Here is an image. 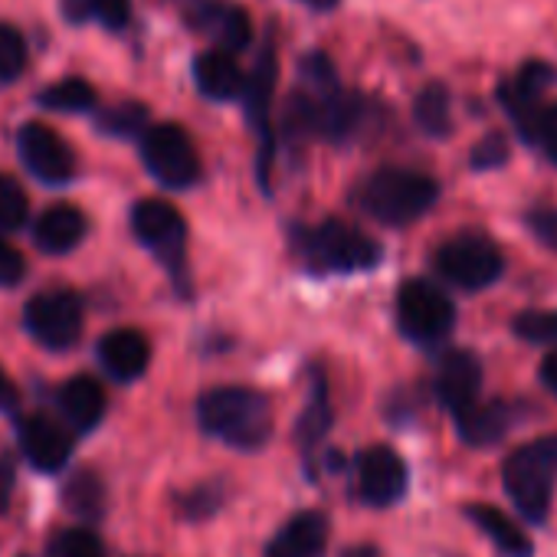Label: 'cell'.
Returning <instances> with one entry per match:
<instances>
[{"label": "cell", "instance_id": "1", "mask_svg": "<svg viewBox=\"0 0 557 557\" xmlns=\"http://www.w3.org/2000/svg\"><path fill=\"white\" fill-rule=\"evenodd\" d=\"M203 433L233 449H259L272 436L269 397L252 387H213L197 404Z\"/></svg>", "mask_w": 557, "mask_h": 557}, {"label": "cell", "instance_id": "2", "mask_svg": "<svg viewBox=\"0 0 557 557\" xmlns=\"http://www.w3.org/2000/svg\"><path fill=\"white\" fill-rule=\"evenodd\" d=\"M502 485L524 521L544 524L557 485V433L518 446L502 466Z\"/></svg>", "mask_w": 557, "mask_h": 557}, {"label": "cell", "instance_id": "3", "mask_svg": "<svg viewBox=\"0 0 557 557\" xmlns=\"http://www.w3.org/2000/svg\"><path fill=\"white\" fill-rule=\"evenodd\" d=\"M436 200L440 181L413 168H381L358 190V207L387 226H407L420 220Z\"/></svg>", "mask_w": 557, "mask_h": 557}, {"label": "cell", "instance_id": "4", "mask_svg": "<svg viewBox=\"0 0 557 557\" xmlns=\"http://www.w3.org/2000/svg\"><path fill=\"white\" fill-rule=\"evenodd\" d=\"M293 246L319 272H368L384 256L377 239H371L364 230H358L345 220L299 226L293 233Z\"/></svg>", "mask_w": 557, "mask_h": 557}, {"label": "cell", "instance_id": "5", "mask_svg": "<svg viewBox=\"0 0 557 557\" xmlns=\"http://www.w3.org/2000/svg\"><path fill=\"white\" fill-rule=\"evenodd\" d=\"M433 269L449 286L462 293H482L495 286L505 272V256L498 243L485 233H456L433 252Z\"/></svg>", "mask_w": 557, "mask_h": 557}, {"label": "cell", "instance_id": "6", "mask_svg": "<svg viewBox=\"0 0 557 557\" xmlns=\"http://www.w3.org/2000/svg\"><path fill=\"white\" fill-rule=\"evenodd\" d=\"M397 325L413 345H440L456 329V306L430 278H410L397 293Z\"/></svg>", "mask_w": 557, "mask_h": 557}, {"label": "cell", "instance_id": "7", "mask_svg": "<svg viewBox=\"0 0 557 557\" xmlns=\"http://www.w3.org/2000/svg\"><path fill=\"white\" fill-rule=\"evenodd\" d=\"M141 161H145L148 174L168 190H187L200 177L197 148H194L190 135L174 122H161V125L145 128Z\"/></svg>", "mask_w": 557, "mask_h": 557}, {"label": "cell", "instance_id": "8", "mask_svg": "<svg viewBox=\"0 0 557 557\" xmlns=\"http://www.w3.org/2000/svg\"><path fill=\"white\" fill-rule=\"evenodd\" d=\"M27 332L50 351H70L83 338V302L73 293H40L24 309Z\"/></svg>", "mask_w": 557, "mask_h": 557}, {"label": "cell", "instance_id": "9", "mask_svg": "<svg viewBox=\"0 0 557 557\" xmlns=\"http://www.w3.org/2000/svg\"><path fill=\"white\" fill-rule=\"evenodd\" d=\"M132 230L141 246H148L174 275L184 269L187 252V226L181 213L164 200H138L132 207Z\"/></svg>", "mask_w": 557, "mask_h": 557}, {"label": "cell", "instance_id": "10", "mask_svg": "<svg viewBox=\"0 0 557 557\" xmlns=\"http://www.w3.org/2000/svg\"><path fill=\"white\" fill-rule=\"evenodd\" d=\"M17 151H21L24 168L50 187H63L76 174L73 148L50 125H40V122L24 125L17 135Z\"/></svg>", "mask_w": 557, "mask_h": 557}, {"label": "cell", "instance_id": "11", "mask_svg": "<svg viewBox=\"0 0 557 557\" xmlns=\"http://www.w3.org/2000/svg\"><path fill=\"white\" fill-rule=\"evenodd\" d=\"M557 86V70L544 60H528L521 63L502 86H498V102L502 109L508 112V119L515 122V132L518 138L524 141L528 135V125L534 119V112L541 109V99L544 92Z\"/></svg>", "mask_w": 557, "mask_h": 557}, {"label": "cell", "instance_id": "12", "mask_svg": "<svg viewBox=\"0 0 557 557\" xmlns=\"http://www.w3.org/2000/svg\"><path fill=\"white\" fill-rule=\"evenodd\" d=\"M410 485V472L407 462L400 459L397 449L391 446H371L361 453L358 459V488L361 498L374 508H387L397 505L407 495Z\"/></svg>", "mask_w": 557, "mask_h": 557}, {"label": "cell", "instance_id": "13", "mask_svg": "<svg viewBox=\"0 0 557 557\" xmlns=\"http://www.w3.org/2000/svg\"><path fill=\"white\" fill-rule=\"evenodd\" d=\"M482 391V361L475 351L466 348H453L440 358L436 374H433V394L440 400L443 410L459 413L469 404L479 400Z\"/></svg>", "mask_w": 557, "mask_h": 557}, {"label": "cell", "instance_id": "14", "mask_svg": "<svg viewBox=\"0 0 557 557\" xmlns=\"http://www.w3.org/2000/svg\"><path fill=\"white\" fill-rule=\"evenodd\" d=\"M453 420H456V433L466 446L485 449L508 436V430L518 423V413L508 400H485V404L475 400L466 410L453 413Z\"/></svg>", "mask_w": 557, "mask_h": 557}, {"label": "cell", "instance_id": "15", "mask_svg": "<svg viewBox=\"0 0 557 557\" xmlns=\"http://www.w3.org/2000/svg\"><path fill=\"white\" fill-rule=\"evenodd\" d=\"M21 449L34 469L60 472L73 456V440L50 417H27L21 420Z\"/></svg>", "mask_w": 557, "mask_h": 557}, {"label": "cell", "instance_id": "16", "mask_svg": "<svg viewBox=\"0 0 557 557\" xmlns=\"http://www.w3.org/2000/svg\"><path fill=\"white\" fill-rule=\"evenodd\" d=\"M151 345L138 329H115L99 342V364L112 381H138L148 371Z\"/></svg>", "mask_w": 557, "mask_h": 557}, {"label": "cell", "instance_id": "17", "mask_svg": "<svg viewBox=\"0 0 557 557\" xmlns=\"http://www.w3.org/2000/svg\"><path fill=\"white\" fill-rule=\"evenodd\" d=\"M329 544V518L322 511H302L289 518L269 541L265 557H322Z\"/></svg>", "mask_w": 557, "mask_h": 557}, {"label": "cell", "instance_id": "18", "mask_svg": "<svg viewBox=\"0 0 557 557\" xmlns=\"http://www.w3.org/2000/svg\"><path fill=\"white\" fill-rule=\"evenodd\" d=\"M462 515L492 541V547L502 554V557H534V541L524 534V528L508 518L502 508L495 505H485V502H469L462 508Z\"/></svg>", "mask_w": 557, "mask_h": 557}, {"label": "cell", "instance_id": "19", "mask_svg": "<svg viewBox=\"0 0 557 557\" xmlns=\"http://www.w3.org/2000/svg\"><path fill=\"white\" fill-rule=\"evenodd\" d=\"M89 223H86V213L73 203H57V207H47L37 223H34V243L44 249V252H70L83 243Z\"/></svg>", "mask_w": 557, "mask_h": 557}, {"label": "cell", "instance_id": "20", "mask_svg": "<svg viewBox=\"0 0 557 557\" xmlns=\"http://www.w3.org/2000/svg\"><path fill=\"white\" fill-rule=\"evenodd\" d=\"M194 79H197V89L213 99V102H230V99H239L243 96V70L236 66V60L226 53V50H207L197 57L194 63Z\"/></svg>", "mask_w": 557, "mask_h": 557}, {"label": "cell", "instance_id": "21", "mask_svg": "<svg viewBox=\"0 0 557 557\" xmlns=\"http://www.w3.org/2000/svg\"><path fill=\"white\" fill-rule=\"evenodd\" d=\"M60 410L73 423V430L89 433L106 417V391L92 377H73L60 391Z\"/></svg>", "mask_w": 557, "mask_h": 557}, {"label": "cell", "instance_id": "22", "mask_svg": "<svg viewBox=\"0 0 557 557\" xmlns=\"http://www.w3.org/2000/svg\"><path fill=\"white\" fill-rule=\"evenodd\" d=\"M275 50L265 47L259 63H256V73L252 79L243 86V99H246V115H249V125L259 132V138L265 141L269 138V109H272V89H275Z\"/></svg>", "mask_w": 557, "mask_h": 557}, {"label": "cell", "instance_id": "23", "mask_svg": "<svg viewBox=\"0 0 557 557\" xmlns=\"http://www.w3.org/2000/svg\"><path fill=\"white\" fill-rule=\"evenodd\" d=\"M413 122L426 138H449V132H453V96L443 83H430L417 92Z\"/></svg>", "mask_w": 557, "mask_h": 557}, {"label": "cell", "instance_id": "24", "mask_svg": "<svg viewBox=\"0 0 557 557\" xmlns=\"http://www.w3.org/2000/svg\"><path fill=\"white\" fill-rule=\"evenodd\" d=\"M37 102L50 112H66V115H76V112H92L96 109V89L79 79V76H70L63 83H53L50 89H44L37 96Z\"/></svg>", "mask_w": 557, "mask_h": 557}, {"label": "cell", "instance_id": "25", "mask_svg": "<svg viewBox=\"0 0 557 557\" xmlns=\"http://www.w3.org/2000/svg\"><path fill=\"white\" fill-rule=\"evenodd\" d=\"M96 128L112 138H141L148 128V109L141 102H125L96 115Z\"/></svg>", "mask_w": 557, "mask_h": 557}, {"label": "cell", "instance_id": "26", "mask_svg": "<svg viewBox=\"0 0 557 557\" xmlns=\"http://www.w3.org/2000/svg\"><path fill=\"white\" fill-rule=\"evenodd\" d=\"M511 332L528 345L557 348V309H528L511 319Z\"/></svg>", "mask_w": 557, "mask_h": 557}, {"label": "cell", "instance_id": "27", "mask_svg": "<svg viewBox=\"0 0 557 557\" xmlns=\"http://www.w3.org/2000/svg\"><path fill=\"white\" fill-rule=\"evenodd\" d=\"M63 498H66V505H70L76 515H83V518H99L102 508H106V488H102V482H99L96 472H79V475H73V482L66 485Z\"/></svg>", "mask_w": 557, "mask_h": 557}, {"label": "cell", "instance_id": "28", "mask_svg": "<svg viewBox=\"0 0 557 557\" xmlns=\"http://www.w3.org/2000/svg\"><path fill=\"white\" fill-rule=\"evenodd\" d=\"M213 37L220 40V47H223L226 53L246 50L249 40H252V21H249V14H246L243 8L226 4V11L220 14V21H216V27H213Z\"/></svg>", "mask_w": 557, "mask_h": 557}, {"label": "cell", "instance_id": "29", "mask_svg": "<svg viewBox=\"0 0 557 557\" xmlns=\"http://www.w3.org/2000/svg\"><path fill=\"white\" fill-rule=\"evenodd\" d=\"M27 70V40L17 27L0 24V83H14Z\"/></svg>", "mask_w": 557, "mask_h": 557}, {"label": "cell", "instance_id": "30", "mask_svg": "<svg viewBox=\"0 0 557 557\" xmlns=\"http://www.w3.org/2000/svg\"><path fill=\"white\" fill-rule=\"evenodd\" d=\"M528 145H534L554 168H557V102L550 106H541L528 125V135H524Z\"/></svg>", "mask_w": 557, "mask_h": 557}, {"label": "cell", "instance_id": "31", "mask_svg": "<svg viewBox=\"0 0 557 557\" xmlns=\"http://www.w3.org/2000/svg\"><path fill=\"white\" fill-rule=\"evenodd\" d=\"M47 557H102V541L86 528H66L47 544Z\"/></svg>", "mask_w": 557, "mask_h": 557}, {"label": "cell", "instance_id": "32", "mask_svg": "<svg viewBox=\"0 0 557 557\" xmlns=\"http://www.w3.org/2000/svg\"><path fill=\"white\" fill-rule=\"evenodd\" d=\"M27 213H30V203H27L24 187L14 177L0 174V230H17V226H24L27 223Z\"/></svg>", "mask_w": 557, "mask_h": 557}, {"label": "cell", "instance_id": "33", "mask_svg": "<svg viewBox=\"0 0 557 557\" xmlns=\"http://www.w3.org/2000/svg\"><path fill=\"white\" fill-rule=\"evenodd\" d=\"M177 8L181 21L194 30H203V34H213L220 14L226 11V0H171Z\"/></svg>", "mask_w": 557, "mask_h": 557}, {"label": "cell", "instance_id": "34", "mask_svg": "<svg viewBox=\"0 0 557 557\" xmlns=\"http://www.w3.org/2000/svg\"><path fill=\"white\" fill-rule=\"evenodd\" d=\"M508 154H511V148H508L505 135L492 132V135H485V138L472 148L469 168H472V171H498V168L508 164Z\"/></svg>", "mask_w": 557, "mask_h": 557}, {"label": "cell", "instance_id": "35", "mask_svg": "<svg viewBox=\"0 0 557 557\" xmlns=\"http://www.w3.org/2000/svg\"><path fill=\"white\" fill-rule=\"evenodd\" d=\"M329 423H332V413H329V400H325V384L319 381V387L312 394V404H309V410H306V417L299 423V440L306 446H312L329 430Z\"/></svg>", "mask_w": 557, "mask_h": 557}, {"label": "cell", "instance_id": "36", "mask_svg": "<svg viewBox=\"0 0 557 557\" xmlns=\"http://www.w3.org/2000/svg\"><path fill=\"white\" fill-rule=\"evenodd\" d=\"M524 226L531 230V236L547 246L550 252H557V210L554 207H531L524 213Z\"/></svg>", "mask_w": 557, "mask_h": 557}, {"label": "cell", "instance_id": "37", "mask_svg": "<svg viewBox=\"0 0 557 557\" xmlns=\"http://www.w3.org/2000/svg\"><path fill=\"white\" fill-rule=\"evenodd\" d=\"M24 275H27V262H24L21 249L0 236V286L11 289V286L21 283Z\"/></svg>", "mask_w": 557, "mask_h": 557}, {"label": "cell", "instance_id": "38", "mask_svg": "<svg viewBox=\"0 0 557 557\" xmlns=\"http://www.w3.org/2000/svg\"><path fill=\"white\" fill-rule=\"evenodd\" d=\"M89 17H96L109 30H122L132 17L128 0H89Z\"/></svg>", "mask_w": 557, "mask_h": 557}, {"label": "cell", "instance_id": "39", "mask_svg": "<svg viewBox=\"0 0 557 557\" xmlns=\"http://www.w3.org/2000/svg\"><path fill=\"white\" fill-rule=\"evenodd\" d=\"M11 495H14V462L4 456V459H0V515L8 511Z\"/></svg>", "mask_w": 557, "mask_h": 557}, {"label": "cell", "instance_id": "40", "mask_svg": "<svg viewBox=\"0 0 557 557\" xmlns=\"http://www.w3.org/2000/svg\"><path fill=\"white\" fill-rule=\"evenodd\" d=\"M537 381H541V384L557 397V348L541 361V368H537Z\"/></svg>", "mask_w": 557, "mask_h": 557}, {"label": "cell", "instance_id": "41", "mask_svg": "<svg viewBox=\"0 0 557 557\" xmlns=\"http://www.w3.org/2000/svg\"><path fill=\"white\" fill-rule=\"evenodd\" d=\"M14 384H11V377L4 374V371H0V410H8L11 404H14Z\"/></svg>", "mask_w": 557, "mask_h": 557}, {"label": "cell", "instance_id": "42", "mask_svg": "<svg viewBox=\"0 0 557 557\" xmlns=\"http://www.w3.org/2000/svg\"><path fill=\"white\" fill-rule=\"evenodd\" d=\"M66 14H70L73 21L89 17V0H66Z\"/></svg>", "mask_w": 557, "mask_h": 557}, {"label": "cell", "instance_id": "43", "mask_svg": "<svg viewBox=\"0 0 557 557\" xmlns=\"http://www.w3.org/2000/svg\"><path fill=\"white\" fill-rule=\"evenodd\" d=\"M345 557H381V550H377V547H371V544H358V547L345 550Z\"/></svg>", "mask_w": 557, "mask_h": 557}, {"label": "cell", "instance_id": "44", "mask_svg": "<svg viewBox=\"0 0 557 557\" xmlns=\"http://www.w3.org/2000/svg\"><path fill=\"white\" fill-rule=\"evenodd\" d=\"M306 8H312V11H335L338 8V0H302Z\"/></svg>", "mask_w": 557, "mask_h": 557}]
</instances>
